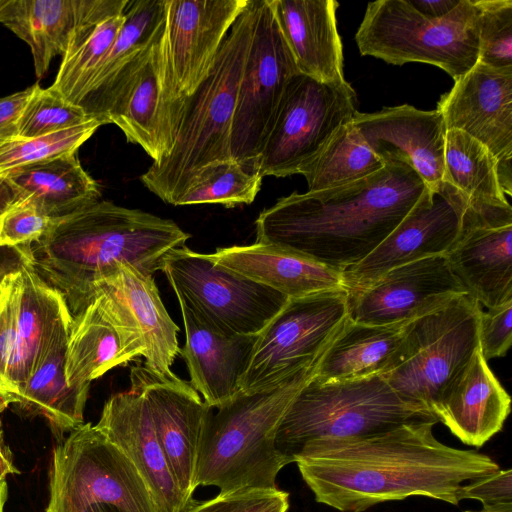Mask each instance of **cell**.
Returning a JSON list of instances; mask_svg holds the SVG:
<instances>
[{"label":"cell","mask_w":512,"mask_h":512,"mask_svg":"<svg viewBox=\"0 0 512 512\" xmlns=\"http://www.w3.org/2000/svg\"><path fill=\"white\" fill-rule=\"evenodd\" d=\"M435 424L406 423L362 437L314 440L294 462L315 500L341 512H363L411 496L458 505L465 482L500 468L486 454L440 442Z\"/></svg>","instance_id":"cell-1"},{"label":"cell","mask_w":512,"mask_h":512,"mask_svg":"<svg viewBox=\"0 0 512 512\" xmlns=\"http://www.w3.org/2000/svg\"><path fill=\"white\" fill-rule=\"evenodd\" d=\"M427 187L394 162L345 186L293 192L259 213L255 242L344 272L387 238Z\"/></svg>","instance_id":"cell-2"},{"label":"cell","mask_w":512,"mask_h":512,"mask_svg":"<svg viewBox=\"0 0 512 512\" xmlns=\"http://www.w3.org/2000/svg\"><path fill=\"white\" fill-rule=\"evenodd\" d=\"M189 238L171 219L98 200L53 218L46 234L31 245V259L74 316L91 302L94 281L117 263L153 275Z\"/></svg>","instance_id":"cell-3"},{"label":"cell","mask_w":512,"mask_h":512,"mask_svg":"<svg viewBox=\"0 0 512 512\" xmlns=\"http://www.w3.org/2000/svg\"><path fill=\"white\" fill-rule=\"evenodd\" d=\"M323 354L278 385L241 392L213 410L200 451L197 487L215 486L220 493L277 488L278 473L292 463L276 446L277 431L294 398L315 375Z\"/></svg>","instance_id":"cell-4"},{"label":"cell","mask_w":512,"mask_h":512,"mask_svg":"<svg viewBox=\"0 0 512 512\" xmlns=\"http://www.w3.org/2000/svg\"><path fill=\"white\" fill-rule=\"evenodd\" d=\"M255 10V0H249L226 35L209 75L183 101L169 156L140 176L143 185L165 203L174 205L202 167L231 159L232 123Z\"/></svg>","instance_id":"cell-5"},{"label":"cell","mask_w":512,"mask_h":512,"mask_svg":"<svg viewBox=\"0 0 512 512\" xmlns=\"http://www.w3.org/2000/svg\"><path fill=\"white\" fill-rule=\"evenodd\" d=\"M419 422L439 421L399 398L381 375L326 383L313 376L284 415L276 446L294 462L295 454L314 440L362 437Z\"/></svg>","instance_id":"cell-6"},{"label":"cell","mask_w":512,"mask_h":512,"mask_svg":"<svg viewBox=\"0 0 512 512\" xmlns=\"http://www.w3.org/2000/svg\"><path fill=\"white\" fill-rule=\"evenodd\" d=\"M479 23L476 0H460L437 20L424 17L407 0H377L367 4L355 41L362 55L393 65H434L456 81L478 62Z\"/></svg>","instance_id":"cell-7"},{"label":"cell","mask_w":512,"mask_h":512,"mask_svg":"<svg viewBox=\"0 0 512 512\" xmlns=\"http://www.w3.org/2000/svg\"><path fill=\"white\" fill-rule=\"evenodd\" d=\"M482 312L465 293L410 321L400 362L381 376L403 401L434 414L479 347Z\"/></svg>","instance_id":"cell-8"},{"label":"cell","mask_w":512,"mask_h":512,"mask_svg":"<svg viewBox=\"0 0 512 512\" xmlns=\"http://www.w3.org/2000/svg\"><path fill=\"white\" fill-rule=\"evenodd\" d=\"M64 297L36 271L31 246L0 278V413L19 402L56 337L70 327Z\"/></svg>","instance_id":"cell-9"},{"label":"cell","mask_w":512,"mask_h":512,"mask_svg":"<svg viewBox=\"0 0 512 512\" xmlns=\"http://www.w3.org/2000/svg\"><path fill=\"white\" fill-rule=\"evenodd\" d=\"M98 504L159 512L132 462L95 425L84 423L53 450L45 512H85Z\"/></svg>","instance_id":"cell-10"},{"label":"cell","mask_w":512,"mask_h":512,"mask_svg":"<svg viewBox=\"0 0 512 512\" xmlns=\"http://www.w3.org/2000/svg\"><path fill=\"white\" fill-rule=\"evenodd\" d=\"M356 107V93L346 80L322 82L298 73L287 87L252 169L262 177L299 174L353 120Z\"/></svg>","instance_id":"cell-11"},{"label":"cell","mask_w":512,"mask_h":512,"mask_svg":"<svg viewBox=\"0 0 512 512\" xmlns=\"http://www.w3.org/2000/svg\"><path fill=\"white\" fill-rule=\"evenodd\" d=\"M348 317L346 288L288 299L257 335L241 392L269 389L317 360Z\"/></svg>","instance_id":"cell-12"},{"label":"cell","mask_w":512,"mask_h":512,"mask_svg":"<svg viewBox=\"0 0 512 512\" xmlns=\"http://www.w3.org/2000/svg\"><path fill=\"white\" fill-rule=\"evenodd\" d=\"M161 271L177 299L228 334H259L289 299L186 246L171 250Z\"/></svg>","instance_id":"cell-13"},{"label":"cell","mask_w":512,"mask_h":512,"mask_svg":"<svg viewBox=\"0 0 512 512\" xmlns=\"http://www.w3.org/2000/svg\"><path fill=\"white\" fill-rule=\"evenodd\" d=\"M92 300L114 327L125 365L144 357L143 365L157 375L174 374L179 327L167 312L153 275L117 263L94 281Z\"/></svg>","instance_id":"cell-14"},{"label":"cell","mask_w":512,"mask_h":512,"mask_svg":"<svg viewBox=\"0 0 512 512\" xmlns=\"http://www.w3.org/2000/svg\"><path fill=\"white\" fill-rule=\"evenodd\" d=\"M249 52L233 117L231 159L252 169L290 81L299 73L267 0H255ZM253 170V169H252Z\"/></svg>","instance_id":"cell-15"},{"label":"cell","mask_w":512,"mask_h":512,"mask_svg":"<svg viewBox=\"0 0 512 512\" xmlns=\"http://www.w3.org/2000/svg\"><path fill=\"white\" fill-rule=\"evenodd\" d=\"M249 0H164L156 44L164 98L182 106L209 75L219 49Z\"/></svg>","instance_id":"cell-16"},{"label":"cell","mask_w":512,"mask_h":512,"mask_svg":"<svg viewBox=\"0 0 512 512\" xmlns=\"http://www.w3.org/2000/svg\"><path fill=\"white\" fill-rule=\"evenodd\" d=\"M131 390L144 397L153 428L186 502L198 488L196 476L206 428L213 412L199 393L175 373L159 376L144 365L130 369Z\"/></svg>","instance_id":"cell-17"},{"label":"cell","mask_w":512,"mask_h":512,"mask_svg":"<svg viewBox=\"0 0 512 512\" xmlns=\"http://www.w3.org/2000/svg\"><path fill=\"white\" fill-rule=\"evenodd\" d=\"M466 207L465 199L448 183L427 187L387 238L343 272L346 289L365 286L397 266L445 255L460 235Z\"/></svg>","instance_id":"cell-18"},{"label":"cell","mask_w":512,"mask_h":512,"mask_svg":"<svg viewBox=\"0 0 512 512\" xmlns=\"http://www.w3.org/2000/svg\"><path fill=\"white\" fill-rule=\"evenodd\" d=\"M347 292L349 319L371 325L410 322L467 293L445 255L397 266Z\"/></svg>","instance_id":"cell-19"},{"label":"cell","mask_w":512,"mask_h":512,"mask_svg":"<svg viewBox=\"0 0 512 512\" xmlns=\"http://www.w3.org/2000/svg\"><path fill=\"white\" fill-rule=\"evenodd\" d=\"M129 0H0V23L25 41L41 79L52 59L77 48L105 19L122 13Z\"/></svg>","instance_id":"cell-20"},{"label":"cell","mask_w":512,"mask_h":512,"mask_svg":"<svg viewBox=\"0 0 512 512\" xmlns=\"http://www.w3.org/2000/svg\"><path fill=\"white\" fill-rule=\"evenodd\" d=\"M352 123L384 164L408 165L429 188L443 181L447 130L438 110L404 104L372 113L357 111Z\"/></svg>","instance_id":"cell-21"},{"label":"cell","mask_w":512,"mask_h":512,"mask_svg":"<svg viewBox=\"0 0 512 512\" xmlns=\"http://www.w3.org/2000/svg\"><path fill=\"white\" fill-rule=\"evenodd\" d=\"M446 130L483 144L497 162L512 160V69L477 62L438 101Z\"/></svg>","instance_id":"cell-22"},{"label":"cell","mask_w":512,"mask_h":512,"mask_svg":"<svg viewBox=\"0 0 512 512\" xmlns=\"http://www.w3.org/2000/svg\"><path fill=\"white\" fill-rule=\"evenodd\" d=\"M467 293L492 308L512 299V210L467 209L460 235L445 254Z\"/></svg>","instance_id":"cell-23"},{"label":"cell","mask_w":512,"mask_h":512,"mask_svg":"<svg viewBox=\"0 0 512 512\" xmlns=\"http://www.w3.org/2000/svg\"><path fill=\"white\" fill-rule=\"evenodd\" d=\"M95 426L135 466L159 512H182L188 506L158 442L141 393L130 389L110 396Z\"/></svg>","instance_id":"cell-24"},{"label":"cell","mask_w":512,"mask_h":512,"mask_svg":"<svg viewBox=\"0 0 512 512\" xmlns=\"http://www.w3.org/2000/svg\"><path fill=\"white\" fill-rule=\"evenodd\" d=\"M156 44L118 87L102 118L103 125H117L129 143L142 147L153 160V166L159 165L172 150L182 107L170 105L164 98Z\"/></svg>","instance_id":"cell-25"},{"label":"cell","mask_w":512,"mask_h":512,"mask_svg":"<svg viewBox=\"0 0 512 512\" xmlns=\"http://www.w3.org/2000/svg\"><path fill=\"white\" fill-rule=\"evenodd\" d=\"M182 313L185 342L179 349L186 363L190 385L204 402L217 409L232 401L240 390L257 335L223 332L177 299Z\"/></svg>","instance_id":"cell-26"},{"label":"cell","mask_w":512,"mask_h":512,"mask_svg":"<svg viewBox=\"0 0 512 512\" xmlns=\"http://www.w3.org/2000/svg\"><path fill=\"white\" fill-rule=\"evenodd\" d=\"M511 399L480 349L445 391L434 415L466 445L481 447L503 427Z\"/></svg>","instance_id":"cell-27"},{"label":"cell","mask_w":512,"mask_h":512,"mask_svg":"<svg viewBox=\"0 0 512 512\" xmlns=\"http://www.w3.org/2000/svg\"><path fill=\"white\" fill-rule=\"evenodd\" d=\"M299 73L343 82V48L335 0H267Z\"/></svg>","instance_id":"cell-28"},{"label":"cell","mask_w":512,"mask_h":512,"mask_svg":"<svg viewBox=\"0 0 512 512\" xmlns=\"http://www.w3.org/2000/svg\"><path fill=\"white\" fill-rule=\"evenodd\" d=\"M207 256L289 299L346 288L343 272L257 242L217 248Z\"/></svg>","instance_id":"cell-29"},{"label":"cell","mask_w":512,"mask_h":512,"mask_svg":"<svg viewBox=\"0 0 512 512\" xmlns=\"http://www.w3.org/2000/svg\"><path fill=\"white\" fill-rule=\"evenodd\" d=\"M124 14L125 21L79 104L102 125L103 114L112 96L144 62L161 36L164 0H129Z\"/></svg>","instance_id":"cell-30"},{"label":"cell","mask_w":512,"mask_h":512,"mask_svg":"<svg viewBox=\"0 0 512 512\" xmlns=\"http://www.w3.org/2000/svg\"><path fill=\"white\" fill-rule=\"evenodd\" d=\"M408 324L371 325L348 317L321 357L314 378L326 383L389 372L401 360Z\"/></svg>","instance_id":"cell-31"},{"label":"cell","mask_w":512,"mask_h":512,"mask_svg":"<svg viewBox=\"0 0 512 512\" xmlns=\"http://www.w3.org/2000/svg\"><path fill=\"white\" fill-rule=\"evenodd\" d=\"M3 179L15 197L31 201L51 218L70 214L101 196L76 152L14 170Z\"/></svg>","instance_id":"cell-32"},{"label":"cell","mask_w":512,"mask_h":512,"mask_svg":"<svg viewBox=\"0 0 512 512\" xmlns=\"http://www.w3.org/2000/svg\"><path fill=\"white\" fill-rule=\"evenodd\" d=\"M69 328L56 337L25 384L19 402L13 405L24 416L43 417L59 439L84 424V408L89 395L87 391L69 386L66 381Z\"/></svg>","instance_id":"cell-33"},{"label":"cell","mask_w":512,"mask_h":512,"mask_svg":"<svg viewBox=\"0 0 512 512\" xmlns=\"http://www.w3.org/2000/svg\"><path fill=\"white\" fill-rule=\"evenodd\" d=\"M443 181L454 187L467 209L488 213L511 208L497 175V161L480 142L459 130H447Z\"/></svg>","instance_id":"cell-34"},{"label":"cell","mask_w":512,"mask_h":512,"mask_svg":"<svg viewBox=\"0 0 512 512\" xmlns=\"http://www.w3.org/2000/svg\"><path fill=\"white\" fill-rule=\"evenodd\" d=\"M119 366H125L119 337L92 300L72 316L65 356L67 384L89 392L93 380Z\"/></svg>","instance_id":"cell-35"},{"label":"cell","mask_w":512,"mask_h":512,"mask_svg":"<svg viewBox=\"0 0 512 512\" xmlns=\"http://www.w3.org/2000/svg\"><path fill=\"white\" fill-rule=\"evenodd\" d=\"M384 163L365 143L352 121L343 125L302 174L309 192L345 186L369 177Z\"/></svg>","instance_id":"cell-36"},{"label":"cell","mask_w":512,"mask_h":512,"mask_svg":"<svg viewBox=\"0 0 512 512\" xmlns=\"http://www.w3.org/2000/svg\"><path fill=\"white\" fill-rule=\"evenodd\" d=\"M263 177L233 160L215 161L202 167L187 183L174 206L220 204L232 208L251 204Z\"/></svg>","instance_id":"cell-37"},{"label":"cell","mask_w":512,"mask_h":512,"mask_svg":"<svg viewBox=\"0 0 512 512\" xmlns=\"http://www.w3.org/2000/svg\"><path fill=\"white\" fill-rule=\"evenodd\" d=\"M124 21L123 11L99 23L77 48L62 57L51 87L69 102L79 105Z\"/></svg>","instance_id":"cell-38"},{"label":"cell","mask_w":512,"mask_h":512,"mask_svg":"<svg viewBox=\"0 0 512 512\" xmlns=\"http://www.w3.org/2000/svg\"><path fill=\"white\" fill-rule=\"evenodd\" d=\"M101 125L93 119L67 130L4 143L0 146V179L14 170L77 152Z\"/></svg>","instance_id":"cell-39"},{"label":"cell","mask_w":512,"mask_h":512,"mask_svg":"<svg viewBox=\"0 0 512 512\" xmlns=\"http://www.w3.org/2000/svg\"><path fill=\"white\" fill-rule=\"evenodd\" d=\"M94 118L76 104L66 100L53 87L38 83L18 122V137L33 138L85 124Z\"/></svg>","instance_id":"cell-40"},{"label":"cell","mask_w":512,"mask_h":512,"mask_svg":"<svg viewBox=\"0 0 512 512\" xmlns=\"http://www.w3.org/2000/svg\"><path fill=\"white\" fill-rule=\"evenodd\" d=\"M480 10L478 62L512 69V0H476Z\"/></svg>","instance_id":"cell-41"},{"label":"cell","mask_w":512,"mask_h":512,"mask_svg":"<svg viewBox=\"0 0 512 512\" xmlns=\"http://www.w3.org/2000/svg\"><path fill=\"white\" fill-rule=\"evenodd\" d=\"M52 219L31 201L15 197L0 214V248L31 246L46 234Z\"/></svg>","instance_id":"cell-42"},{"label":"cell","mask_w":512,"mask_h":512,"mask_svg":"<svg viewBox=\"0 0 512 512\" xmlns=\"http://www.w3.org/2000/svg\"><path fill=\"white\" fill-rule=\"evenodd\" d=\"M289 494L278 488H250L192 501L182 512H287Z\"/></svg>","instance_id":"cell-43"},{"label":"cell","mask_w":512,"mask_h":512,"mask_svg":"<svg viewBox=\"0 0 512 512\" xmlns=\"http://www.w3.org/2000/svg\"><path fill=\"white\" fill-rule=\"evenodd\" d=\"M512 299L482 312L479 321V349L488 361L504 357L512 343Z\"/></svg>","instance_id":"cell-44"},{"label":"cell","mask_w":512,"mask_h":512,"mask_svg":"<svg viewBox=\"0 0 512 512\" xmlns=\"http://www.w3.org/2000/svg\"><path fill=\"white\" fill-rule=\"evenodd\" d=\"M458 501L479 500L483 505L512 502V470L498 469L463 484L457 493Z\"/></svg>","instance_id":"cell-45"},{"label":"cell","mask_w":512,"mask_h":512,"mask_svg":"<svg viewBox=\"0 0 512 512\" xmlns=\"http://www.w3.org/2000/svg\"><path fill=\"white\" fill-rule=\"evenodd\" d=\"M35 85L0 98V146L18 137V122L22 111L31 98Z\"/></svg>","instance_id":"cell-46"},{"label":"cell","mask_w":512,"mask_h":512,"mask_svg":"<svg viewBox=\"0 0 512 512\" xmlns=\"http://www.w3.org/2000/svg\"><path fill=\"white\" fill-rule=\"evenodd\" d=\"M407 2L424 17L437 20L451 13L460 0H407Z\"/></svg>","instance_id":"cell-47"},{"label":"cell","mask_w":512,"mask_h":512,"mask_svg":"<svg viewBox=\"0 0 512 512\" xmlns=\"http://www.w3.org/2000/svg\"><path fill=\"white\" fill-rule=\"evenodd\" d=\"M19 473V470L13 463L12 453L9 447L5 444L2 423L0 420V481L5 480L7 475Z\"/></svg>","instance_id":"cell-48"},{"label":"cell","mask_w":512,"mask_h":512,"mask_svg":"<svg viewBox=\"0 0 512 512\" xmlns=\"http://www.w3.org/2000/svg\"><path fill=\"white\" fill-rule=\"evenodd\" d=\"M21 249L0 248V278L21 260Z\"/></svg>","instance_id":"cell-49"},{"label":"cell","mask_w":512,"mask_h":512,"mask_svg":"<svg viewBox=\"0 0 512 512\" xmlns=\"http://www.w3.org/2000/svg\"><path fill=\"white\" fill-rule=\"evenodd\" d=\"M14 198L13 190L4 179H0V214Z\"/></svg>","instance_id":"cell-50"},{"label":"cell","mask_w":512,"mask_h":512,"mask_svg":"<svg viewBox=\"0 0 512 512\" xmlns=\"http://www.w3.org/2000/svg\"><path fill=\"white\" fill-rule=\"evenodd\" d=\"M464 512H512V502L498 503L492 505H483L481 510L471 511L466 510Z\"/></svg>","instance_id":"cell-51"},{"label":"cell","mask_w":512,"mask_h":512,"mask_svg":"<svg viewBox=\"0 0 512 512\" xmlns=\"http://www.w3.org/2000/svg\"><path fill=\"white\" fill-rule=\"evenodd\" d=\"M85 512H120L115 507L106 504H98L89 507Z\"/></svg>","instance_id":"cell-52"},{"label":"cell","mask_w":512,"mask_h":512,"mask_svg":"<svg viewBox=\"0 0 512 512\" xmlns=\"http://www.w3.org/2000/svg\"><path fill=\"white\" fill-rule=\"evenodd\" d=\"M8 486L6 480L0 481V512L4 511L7 500Z\"/></svg>","instance_id":"cell-53"}]
</instances>
